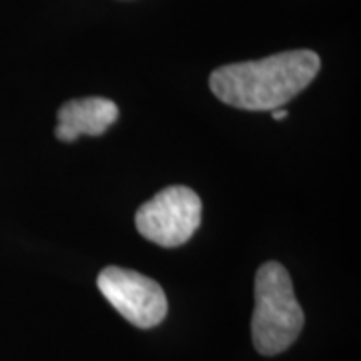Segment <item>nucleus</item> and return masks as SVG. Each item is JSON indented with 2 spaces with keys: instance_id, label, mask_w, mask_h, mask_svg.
Masks as SVG:
<instances>
[{
  "instance_id": "obj_1",
  "label": "nucleus",
  "mask_w": 361,
  "mask_h": 361,
  "mask_svg": "<svg viewBox=\"0 0 361 361\" xmlns=\"http://www.w3.org/2000/svg\"><path fill=\"white\" fill-rule=\"evenodd\" d=\"M322 59L313 51H287L261 61L213 71L209 85L221 103L241 111L281 109L317 77Z\"/></svg>"
},
{
  "instance_id": "obj_2",
  "label": "nucleus",
  "mask_w": 361,
  "mask_h": 361,
  "mask_svg": "<svg viewBox=\"0 0 361 361\" xmlns=\"http://www.w3.org/2000/svg\"><path fill=\"white\" fill-rule=\"evenodd\" d=\"M305 315L297 301L289 271L281 263H263L255 275V310L251 319L253 345L261 355H279L303 329Z\"/></svg>"
},
{
  "instance_id": "obj_3",
  "label": "nucleus",
  "mask_w": 361,
  "mask_h": 361,
  "mask_svg": "<svg viewBox=\"0 0 361 361\" xmlns=\"http://www.w3.org/2000/svg\"><path fill=\"white\" fill-rule=\"evenodd\" d=\"M203 205L193 189L175 185L139 207L135 223L145 239L161 247L187 243L201 225Z\"/></svg>"
},
{
  "instance_id": "obj_4",
  "label": "nucleus",
  "mask_w": 361,
  "mask_h": 361,
  "mask_svg": "<svg viewBox=\"0 0 361 361\" xmlns=\"http://www.w3.org/2000/svg\"><path fill=\"white\" fill-rule=\"evenodd\" d=\"M97 285L104 299L125 319L141 329H151L167 317V295L151 277L137 271L106 267L101 271Z\"/></svg>"
},
{
  "instance_id": "obj_5",
  "label": "nucleus",
  "mask_w": 361,
  "mask_h": 361,
  "mask_svg": "<svg viewBox=\"0 0 361 361\" xmlns=\"http://www.w3.org/2000/svg\"><path fill=\"white\" fill-rule=\"evenodd\" d=\"M118 116V106L103 97L75 99L59 109L56 139L63 142H73L82 135H103Z\"/></svg>"
},
{
  "instance_id": "obj_6",
  "label": "nucleus",
  "mask_w": 361,
  "mask_h": 361,
  "mask_svg": "<svg viewBox=\"0 0 361 361\" xmlns=\"http://www.w3.org/2000/svg\"><path fill=\"white\" fill-rule=\"evenodd\" d=\"M287 115H289V113L285 111L283 106H281V109H273V111H271V116H273L275 121H283V118H287Z\"/></svg>"
}]
</instances>
